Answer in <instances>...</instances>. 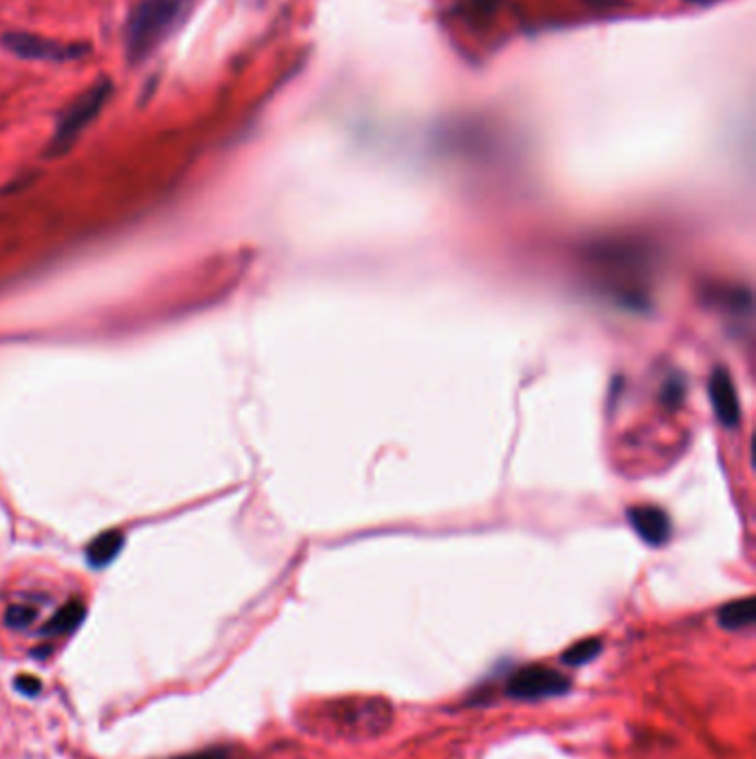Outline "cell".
<instances>
[{"instance_id":"52a82bcc","label":"cell","mask_w":756,"mask_h":759,"mask_svg":"<svg viewBox=\"0 0 756 759\" xmlns=\"http://www.w3.org/2000/svg\"><path fill=\"white\" fill-rule=\"evenodd\" d=\"M124 544V537L120 530H106L102 535H98L89 548H86V561L93 566V568H102L106 566L109 561H113V557L120 553Z\"/></svg>"},{"instance_id":"7c38bea8","label":"cell","mask_w":756,"mask_h":759,"mask_svg":"<svg viewBox=\"0 0 756 759\" xmlns=\"http://www.w3.org/2000/svg\"><path fill=\"white\" fill-rule=\"evenodd\" d=\"M16 688H18V692L33 697V695L40 692L42 684H40V679L33 677V675H20V677L16 679Z\"/></svg>"},{"instance_id":"ba28073f","label":"cell","mask_w":756,"mask_h":759,"mask_svg":"<svg viewBox=\"0 0 756 759\" xmlns=\"http://www.w3.org/2000/svg\"><path fill=\"white\" fill-rule=\"evenodd\" d=\"M754 617H756V608H754L752 597L734 599L718 610V624L727 630H743L754 624Z\"/></svg>"},{"instance_id":"3957f363","label":"cell","mask_w":756,"mask_h":759,"mask_svg":"<svg viewBox=\"0 0 756 759\" xmlns=\"http://www.w3.org/2000/svg\"><path fill=\"white\" fill-rule=\"evenodd\" d=\"M2 47L24 60H47V62H69L80 60L91 53L86 42H60L53 38L35 36L29 31H7L0 38Z\"/></svg>"},{"instance_id":"7a4b0ae2","label":"cell","mask_w":756,"mask_h":759,"mask_svg":"<svg viewBox=\"0 0 756 759\" xmlns=\"http://www.w3.org/2000/svg\"><path fill=\"white\" fill-rule=\"evenodd\" d=\"M113 93V82L109 78H100L93 84H89L67 109L58 115L55 131L47 144L49 158L64 155L82 135V131L100 115L104 104L109 102Z\"/></svg>"},{"instance_id":"277c9868","label":"cell","mask_w":756,"mask_h":759,"mask_svg":"<svg viewBox=\"0 0 756 759\" xmlns=\"http://www.w3.org/2000/svg\"><path fill=\"white\" fill-rule=\"evenodd\" d=\"M568 688H570V679L563 672L548 668V666H539V664L519 668L505 684V692L521 701L556 697V695L568 692Z\"/></svg>"},{"instance_id":"6da1fadb","label":"cell","mask_w":756,"mask_h":759,"mask_svg":"<svg viewBox=\"0 0 756 759\" xmlns=\"http://www.w3.org/2000/svg\"><path fill=\"white\" fill-rule=\"evenodd\" d=\"M195 0H140L124 24V58L131 67L149 60L188 18Z\"/></svg>"},{"instance_id":"5b68a950","label":"cell","mask_w":756,"mask_h":759,"mask_svg":"<svg viewBox=\"0 0 756 759\" xmlns=\"http://www.w3.org/2000/svg\"><path fill=\"white\" fill-rule=\"evenodd\" d=\"M627 522L634 533L650 546H663L670 539V517L663 508L652 504H638L627 508Z\"/></svg>"},{"instance_id":"30bf717a","label":"cell","mask_w":756,"mask_h":759,"mask_svg":"<svg viewBox=\"0 0 756 759\" xmlns=\"http://www.w3.org/2000/svg\"><path fill=\"white\" fill-rule=\"evenodd\" d=\"M599 652H601V639L590 637V639H581V641L572 644V646L561 655V659H563L568 666H583V664H588L590 659H594Z\"/></svg>"},{"instance_id":"4fadbf2b","label":"cell","mask_w":756,"mask_h":759,"mask_svg":"<svg viewBox=\"0 0 756 759\" xmlns=\"http://www.w3.org/2000/svg\"><path fill=\"white\" fill-rule=\"evenodd\" d=\"M175 759H226V755L222 750H208V752H197V755H184V757H175Z\"/></svg>"},{"instance_id":"8fae6325","label":"cell","mask_w":756,"mask_h":759,"mask_svg":"<svg viewBox=\"0 0 756 759\" xmlns=\"http://www.w3.org/2000/svg\"><path fill=\"white\" fill-rule=\"evenodd\" d=\"M35 608L33 606H27V604H13L7 608L4 613V621L7 626L11 628H27L33 619H35Z\"/></svg>"},{"instance_id":"5bb4252c","label":"cell","mask_w":756,"mask_h":759,"mask_svg":"<svg viewBox=\"0 0 756 759\" xmlns=\"http://www.w3.org/2000/svg\"><path fill=\"white\" fill-rule=\"evenodd\" d=\"M698 2H703V0H698Z\"/></svg>"},{"instance_id":"9c48e42d","label":"cell","mask_w":756,"mask_h":759,"mask_svg":"<svg viewBox=\"0 0 756 759\" xmlns=\"http://www.w3.org/2000/svg\"><path fill=\"white\" fill-rule=\"evenodd\" d=\"M84 619V604L78 599L67 601L55 610V615L44 624L42 632L44 635H67L73 632Z\"/></svg>"},{"instance_id":"8992f818","label":"cell","mask_w":756,"mask_h":759,"mask_svg":"<svg viewBox=\"0 0 756 759\" xmlns=\"http://www.w3.org/2000/svg\"><path fill=\"white\" fill-rule=\"evenodd\" d=\"M709 402L712 408L718 417L721 424H725L727 428H734L738 424V397H736V388L734 382L729 377V373L725 368H714L709 375Z\"/></svg>"}]
</instances>
